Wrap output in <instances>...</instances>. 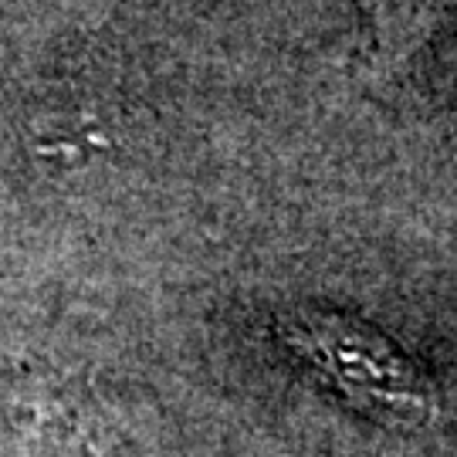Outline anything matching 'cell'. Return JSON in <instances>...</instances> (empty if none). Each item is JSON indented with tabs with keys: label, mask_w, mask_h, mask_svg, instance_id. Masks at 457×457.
Listing matches in <instances>:
<instances>
[{
	"label": "cell",
	"mask_w": 457,
	"mask_h": 457,
	"mask_svg": "<svg viewBox=\"0 0 457 457\" xmlns=\"http://www.w3.org/2000/svg\"><path fill=\"white\" fill-rule=\"evenodd\" d=\"M285 336L298 353H305L319 370H326L339 383V390L349 393L356 403L383 410L390 420H427L430 390L420 370L366 322L302 312L298 319L285 322Z\"/></svg>",
	"instance_id": "6da1fadb"
}]
</instances>
